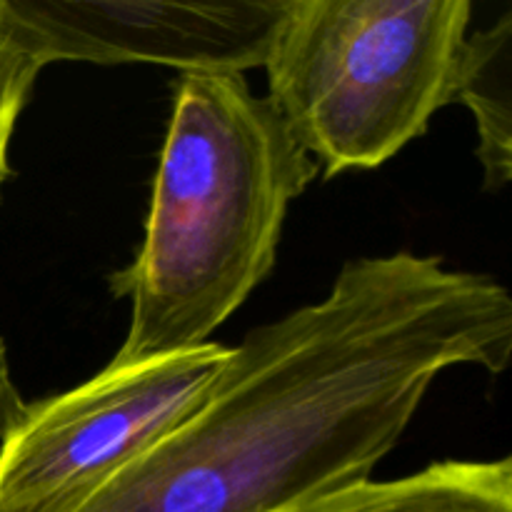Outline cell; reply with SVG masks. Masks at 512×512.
I'll return each instance as SVG.
<instances>
[{"instance_id":"6da1fadb","label":"cell","mask_w":512,"mask_h":512,"mask_svg":"<svg viewBox=\"0 0 512 512\" xmlns=\"http://www.w3.org/2000/svg\"><path fill=\"white\" fill-rule=\"evenodd\" d=\"M512 298L438 255L355 258L318 303L230 348L200 410L65 512H303L370 480L435 380L498 375Z\"/></svg>"},{"instance_id":"7a4b0ae2","label":"cell","mask_w":512,"mask_h":512,"mask_svg":"<svg viewBox=\"0 0 512 512\" xmlns=\"http://www.w3.org/2000/svg\"><path fill=\"white\" fill-rule=\"evenodd\" d=\"M318 173L243 75L180 73L143 245L108 278L115 298H130L128 333L110 363L213 343L275 268L290 203Z\"/></svg>"},{"instance_id":"3957f363","label":"cell","mask_w":512,"mask_h":512,"mask_svg":"<svg viewBox=\"0 0 512 512\" xmlns=\"http://www.w3.org/2000/svg\"><path fill=\"white\" fill-rule=\"evenodd\" d=\"M470 0H288L268 100L325 180L388 163L455 103Z\"/></svg>"},{"instance_id":"277c9868","label":"cell","mask_w":512,"mask_h":512,"mask_svg":"<svg viewBox=\"0 0 512 512\" xmlns=\"http://www.w3.org/2000/svg\"><path fill=\"white\" fill-rule=\"evenodd\" d=\"M230 348L200 345L108 363L68 393L23 403L0 435V512H65L183 425L218 385Z\"/></svg>"},{"instance_id":"5b68a950","label":"cell","mask_w":512,"mask_h":512,"mask_svg":"<svg viewBox=\"0 0 512 512\" xmlns=\"http://www.w3.org/2000/svg\"><path fill=\"white\" fill-rule=\"evenodd\" d=\"M288 0H0V23L40 68L153 63L180 73L263 68Z\"/></svg>"},{"instance_id":"8992f818","label":"cell","mask_w":512,"mask_h":512,"mask_svg":"<svg viewBox=\"0 0 512 512\" xmlns=\"http://www.w3.org/2000/svg\"><path fill=\"white\" fill-rule=\"evenodd\" d=\"M303 512H512V458L440 460L398 480H363Z\"/></svg>"},{"instance_id":"52a82bcc","label":"cell","mask_w":512,"mask_h":512,"mask_svg":"<svg viewBox=\"0 0 512 512\" xmlns=\"http://www.w3.org/2000/svg\"><path fill=\"white\" fill-rule=\"evenodd\" d=\"M510 45V13H505L493 28L468 33L463 70L455 90V103L468 105L478 125V158L483 165L485 190L505 188L512 178Z\"/></svg>"},{"instance_id":"ba28073f","label":"cell","mask_w":512,"mask_h":512,"mask_svg":"<svg viewBox=\"0 0 512 512\" xmlns=\"http://www.w3.org/2000/svg\"><path fill=\"white\" fill-rule=\"evenodd\" d=\"M40 70L43 68L33 55L0 23V188L10 178L8 150L15 123L33 93Z\"/></svg>"},{"instance_id":"9c48e42d","label":"cell","mask_w":512,"mask_h":512,"mask_svg":"<svg viewBox=\"0 0 512 512\" xmlns=\"http://www.w3.org/2000/svg\"><path fill=\"white\" fill-rule=\"evenodd\" d=\"M23 403L25 400L20 398L18 388L13 383V373H10L8 350H5V343L0 340V435L10 428V423L20 413Z\"/></svg>"}]
</instances>
